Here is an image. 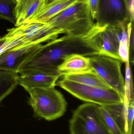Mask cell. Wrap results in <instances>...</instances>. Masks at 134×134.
I'll return each mask as SVG.
<instances>
[{
	"mask_svg": "<svg viewBox=\"0 0 134 134\" xmlns=\"http://www.w3.org/2000/svg\"><path fill=\"white\" fill-rule=\"evenodd\" d=\"M72 54L90 57L97 53L86 41L84 35H65L42 45L34 55L21 67L19 73L38 70L61 76L57 67L67 56Z\"/></svg>",
	"mask_w": 134,
	"mask_h": 134,
	"instance_id": "cell-1",
	"label": "cell"
},
{
	"mask_svg": "<svg viewBox=\"0 0 134 134\" xmlns=\"http://www.w3.org/2000/svg\"><path fill=\"white\" fill-rule=\"evenodd\" d=\"M27 91L30 95L28 104L35 117L52 121L61 117L66 111V100L55 87H35Z\"/></svg>",
	"mask_w": 134,
	"mask_h": 134,
	"instance_id": "cell-2",
	"label": "cell"
},
{
	"mask_svg": "<svg viewBox=\"0 0 134 134\" xmlns=\"http://www.w3.org/2000/svg\"><path fill=\"white\" fill-rule=\"evenodd\" d=\"M47 23L65 35L82 36L85 34L95 23L87 2L79 1L64 10Z\"/></svg>",
	"mask_w": 134,
	"mask_h": 134,
	"instance_id": "cell-3",
	"label": "cell"
},
{
	"mask_svg": "<svg viewBox=\"0 0 134 134\" xmlns=\"http://www.w3.org/2000/svg\"><path fill=\"white\" fill-rule=\"evenodd\" d=\"M69 129L71 134H111L105 124L100 106L87 102L75 110Z\"/></svg>",
	"mask_w": 134,
	"mask_h": 134,
	"instance_id": "cell-4",
	"label": "cell"
},
{
	"mask_svg": "<svg viewBox=\"0 0 134 134\" xmlns=\"http://www.w3.org/2000/svg\"><path fill=\"white\" fill-rule=\"evenodd\" d=\"M56 85L74 97L87 103L106 106L124 103L120 94L113 89L87 86L63 79Z\"/></svg>",
	"mask_w": 134,
	"mask_h": 134,
	"instance_id": "cell-5",
	"label": "cell"
},
{
	"mask_svg": "<svg viewBox=\"0 0 134 134\" xmlns=\"http://www.w3.org/2000/svg\"><path fill=\"white\" fill-rule=\"evenodd\" d=\"M92 69L124 100L125 79L121 71L122 61L102 55L90 57Z\"/></svg>",
	"mask_w": 134,
	"mask_h": 134,
	"instance_id": "cell-6",
	"label": "cell"
},
{
	"mask_svg": "<svg viewBox=\"0 0 134 134\" xmlns=\"http://www.w3.org/2000/svg\"><path fill=\"white\" fill-rule=\"evenodd\" d=\"M8 31L6 36L18 38L27 46L48 42L63 34L49 24L39 23L24 24Z\"/></svg>",
	"mask_w": 134,
	"mask_h": 134,
	"instance_id": "cell-7",
	"label": "cell"
},
{
	"mask_svg": "<svg viewBox=\"0 0 134 134\" xmlns=\"http://www.w3.org/2000/svg\"><path fill=\"white\" fill-rule=\"evenodd\" d=\"M86 41L98 55L121 60L119 54V44L111 26H93L84 35Z\"/></svg>",
	"mask_w": 134,
	"mask_h": 134,
	"instance_id": "cell-8",
	"label": "cell"
},
{
	"mask_svg": "<svg viewBox=\"0 0 134 134\" xmlns=\"http://www.w3.org/2000/svg\"><path fill=\"white\" fill-rule=\"evenodd\" d=\"M95 20L99 27L130 22L126 0H98Z\"/></svg>",
	"mask_w": 134,
	"mask_h": 134,
	"instance_id": "cell-9",
	"label": "cell"
},
{
	"mask_svg": "<svg viewBox=\"0 0 134 134\" xmlns=\"http://www.w3.org/2000/svg\"><path fill=\"white\" fill-rule=\"evenodd\" d=\"M36 44L6 52L0 55V71L18 73L21 67L41 48Z\"/></svg>",
	"mask_w": 134,
	"mask_h": 134,
	"instance_id": "cell-10",
	"label": "cell"
},
{
	"mask_svg": "<svg viewBox=\"0 0 134 134\" xmlns=\"http://www.w3.org/2000/svg\"><path fill=\"white\" fill-rule=\"evenodd\" d=\"M18 76V84L26 91L35 87H55L60 75L38 70H31L19 73Z\"/></svg>",
	"mask_w": 134,
	"mask_h": 134,
	"instance_id": "cell-11",
	"label": "cell"
},
{
	"mask_svg": "<svg viewBox=\"0 0 134 134\" xmlns=\"http://www.w3.org/2000/svg\"><path fill=\"white\" fill-rule=\"evenodd\" d=\"M15 3L14 12L15 27L28 23L42 11L45 0H13Z\"/></svg>",
	"mask_w": 134,
	"mask_h": 134,
	"instance_id": "cell-12",
	"label": "cell"
},
{
	"mask_svg": "<svg viewBox=\"0 0 134 134\" xmlns=\"http://www.w3.org/2000/svg\"><path fill=\"white\" fill-rule=\"evenodd\" d=\"M134 23L126 22L112 26L119 44V54L122 62L130 63V47Z\"/></svg>",
	"mask_w": 134,
	"mask_h": 134,
	"instance_id": "cell-13",
	"label": "cell"
},
{
	"mask_svg": "<svg viewBox=\"0 0 134 134\" xmlns=\"http://www.w3.org/2000/svg\"><path fill=\"white\" fill-rule=\"evenodd\" d=\"M92 69L90 57L79 54L67 56L57 67V70L61 75L77 73Z\"/></svg>",
	"mask_w": 134,
	"mask_h": 134,
	"instance_id": "cell-14",
	"label": "cell"
},
{
	"mask_svg": "<svg viewBox=\"0 0 134 134\" xmlns=\"http://www.w3.org/2000/svg\"><path fill=\"white\" fill-rule=\"evenodd\" d=\"M61 76L65 79L87 86L111 88L92 69L82 72L63 74Z\"/></svg>",
	"mask_w": 134,
	"mask_h": 134,
	"instance_id": "cell-15",
	"label": "cell"
},
{
	"mask_svg": "<svg viewBox=\"0 0 134 134\" xmlns=\"http://www.w3.org/2000/svg\"><path fill=\"white\" fill-rule=\"evenodd\" d=\"M77 1H64L53 2L45 5L41 12L28 23L46 24L64 10L78 2ZM27 24V23H26Z\"/></svg>",
	"mask_w": 134,
	"mask_h": 134,
	"instance_id": "cell-16",
	"label": "cell"
},
{
	"mask_svg": "<svg viewBox=\"0 0 134 134\" xmlns=\"http://www.w3.org/2000/svg\"><path fill=\"white\" fill-rule=\"evenodd\" d=\"M18 75V73L0 71V102L16 87Z\"/></svg>",
	"mask_w": 134,
	"mask_h": 134,
	"instance_id": "cell-17",
	"label": "cell"
},
{
	"mask_svg": "<svg viewBox=\"0 0 134 134\" xmlns=\"http://www.w3.org/2000/svg\"><path fill=\"white\" fill-rule=\"evenodd\" d=\"M15 3L13 0H0V19L15 24L14 9Z\"/></svg>",
	"mask_w": 134,
	"mask_h": 134,
	"instance_id": "cell-18",
	"label": "cell"
},
{
	"mask_svg": "<svg viewBox=\"0 0 134 134\" xmlns=\"http://www.w3.org/2000/svg\"><path fill=\"white\" fill-rule=\"evenodd\" d=\"M105 124L111 134H123L119 127L104 106H100Z\"/></svg>",
	"mask_w": 134,
	"mask_h": 134,
	"instance_id": "cell-19",
	"label": "cell"
},
{
	"mask_svg": "<svg viewBox=\"0 0 134 134\" xmlns=\"http://www.w3.org/2000/svg\"><path fill=\"white\" fill-rule=\"evenodd\" d=\"M131 75L130 63L126 64V76L125 80V95L124 103H128L133 96L131 95Z\"/></svg>",
	"mask_w": 134,
	"mask_h": 134,
	"instance_id": "cell-20",
	"label": "cell"
},
{
	"mask_svg": "<svg viewBox=\"0 0 134 134\" xmlns=\"http://www.w3.org/2000/svg\"><path fill=\"white\" fill-rule=\"evenodd\" d=\"M98 1V0H87L91 16L94 21L97 15Z\"/></svg>",
	"mask_w": 134,
	"mask_h": 134,
	"instance_id": "cell-21",
	"label": "cell"
},
{
	"mask_svg": "<svg viewBox=\"0 0 134 134\" xmlns=\"http://www.w3.org/2000/svg\"><path fill=\"white\" fill-rule=\"evenodd\" d=\"M127 8L130 16V22L134 23V0H126Z\"/></svg>",
	"mask_w": 134,
	"mask_h": 134,
	"instance_id": "cell-22",
	"label": "cell"
},
{
	"mask_svg": "<svg viewBox=\"0 0 134 134\" xmlns=\"http://www.w3.org/2000/svg\"><path fill=\"white\" fill-rule=\"evenodd\" d=\"M74 0H45V5L49 4H51L53 2H57L64 1H71ZM75 1H87V0H75Z\"/></svg>",
	"mask_w": 134,
	"mask_h": 134,
	"instance_id": "cell-23",
	"label": "cell"
}]
</instances>
